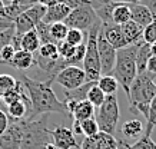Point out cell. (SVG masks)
Returning <instances> with one entry per match:
<instances>
[{
  "label": "cell",
  "instance_id": "4fadbf2b",
  "mask_svg": "<svg viewBox=\"0 0 156 149\" xmlns=\"http://www.w3.org/2000/svg\"><path fill=\"white\" fill-rule=\"evenodd\" d=\"M80 149H118V139L113 135L99 132V133L85 138Z\"/></svg>",
  "mask_w": 156,
  "mask_h": 149
},
{
  "label": "cell",
  "instance_id": "ffe728a7",
  "mask_svg": "<svg viewBox=\"0 0 156 149\" xmlns=\"http://www.w3.org/2000/svg\"><path fill=\"white\" fill-rule=\"evenodd\" d=\"M152 56V52H151V44L146 43L145 40H142L139 43V48H137V52H136V69H137V73H143L146 72V66H147V62Z\"/></svg>",
  "mask_w": 156,
  "mask_h": 149
},
{
  "label": "cell",
  "instance_id": "d6a6232c",
  "mask_svg": "<svg viewBox=\"0 0 156 149\" xmlns=\"http://www.w3.org/2000/svg\"><path fill=\"white\" fill-rule=\"evenodd\" d=\"M65 42H67L69 44L75 46V48L80 46L82 43H85V32H82L79 29H69Z\"/></svg>",
  "mask_w": 156,
  "mask_h": 149
},
{
  "label": "cell",
  "instance_id": "2e32d148",
  "mask_svg": "<svg viewBox=\"0 0 156 149\" xmlns=\"http://www.w3.org/2000/svg\"><path fill=\"white\" fill-rule=\"evenodd\" d=\"M129 9H130V17L135 23L140 24L143 29L146 27L147 24H151L153 22V17H152V13L149 12L146 6H143L142 3H133V5H129Z\"/></svg>",
  "mask_w": 156,
  "mask_h": 149
},
{
  "label": "cell",
  "instance_id": "ba28073f",
  "mask_svg": "<svg viewBox=\"0 0 156 149\" xmlns=\"http://www.w3.org/2000/svg\"><path fill=\"white\" fill-rule=\"evenodd\" d=\"M46 9L42 5H34L24 10L22 15H19L14 20V36L16 37H22L24 33H27L30 30H33L37 23L43 20V16L46 13Z\"/></svg>",
  "mask_w": 156,
  "mask_h": 149
},
{
  "label": "cell",
  "instance_id": "603a6c76",
  "mask_svg": "<svg viewBox=\"0 0 156 149\" xmlns=\"http://www.w3.org/2000/svg\"><path fill=\"white\" fill-rule=\"evenodd\" d=\"M40 40H39V36L36 33V30H30L27 33H24L22 37H20V49L22 50H26V52L34 53L37 52L39 48H40Z\"/></svg>",
  "mask_w": 156,
  "mask_h": 149
},
{
  "label": "cell",
  "instance_id": "7c38bea8",
  "mask_svg": "<svg viewBox=\"0 0 156 149\" xmlns=\"http://www.w3.org/2000/svg\"><path fill=\"white\" fill-rule=\"evenodd\" d=\"M50 135H52L53 145L57 149H80V145L76 140V135L67 126H56L53 130H50Z\"/></svg>",
  "mask_w": 156,
  "mask_h": 149
},
{
  "label": "cell",
  "instance_id": "6da1fadb",
  "mask_svg": "<svg viewBox=\"0 0 156 149\" xmlns=\"http://www.w3.org/2000/svg\"><path fill=\"white\" fill-rule=\"evenodd\" d=\"M20 82L24 85L29 93V101L32 106V115L27 120H34V116L48 115V113H62L69 116L66 105L57 99L52 89L53 80H34L32 77L22 75Z\"/></svg>",
  "mask_w": 156,
  "mask_h": 149
},
{
  "label": "cell",
  "instance_id": "60d3db41",
  "mask_svg": "<svg viewBox=\"0 0 156 149\" xmlns=\"http://www.w3.org/2000/svg\"><path fill=\"white\" fill-rule=\"evenodd\" d=\"M10 27H14V23L6 20V15H5V3L3 0H0V30L5 29H10Z\"/></svg>",
  "mask_w": 156,
  "mask_h": 149
},
{
  "label": "cell",
  "instance_id": "e0dca14e",
  "mask_svg": "<svg viewBox=\"0 0 156 149\" xmlns=\"http://www.w3.org/2000/svg\"><path fill=\"white\" fill-rule=\"evenodd\" d=\"M120 27H122V32L125 34V39H126L128 44H133L143 40V27L140 24L135 23L133 20H129L128 23L122 24Z\"/></svg>",
  "mask_w": 156,
  "mask_h": 149
},
{
  "label": "cell",
  "instance_id": "d590c367",
  "mask_svg": "<svg viewBox=\"0 0 156 149\" xmlns=\"http://www.w3.org/2000/svg\"><path fill=\"white\" fill-rule=\"evenodd\" d=\"M76 48L75 46H72L69 44L67 42H60V43H57V52H59V58H62L63 60H69V59L73 56V53H75Z\"/></svg>",
  "mask_w": 156,
  "mask_h": 149
},
{
  "label": "cell",
  "instance_id": "ac0fdd59",
  "mask_svg": "<svg viewBox=\"0 0 156 149\" xmlns=\"http://www.w3.org/2000/svg\"><path fill=\"white\" fill-rule=\"evenodd\" d=\"M70 116L76 122H82V120L95 118V108L92 106V103L89 101L85 99V101H80L76 103L73 111L70 112Z\"/></svg>",
  "mask_w": 156,
  "mask_h": 149
},
{
  "label": "cell",
  "instance_id": "7bdbcfd3",
  "mask_svg": "<svg viewBox=\"0 0 156 149\" xmlns=\"http://www.w3.org/2000/svg\"><path fill=\"white\" fill-rule=\"evenodd\" d=\"M140 3L149 9V12L152 13V17H153V20H155L156 19V0H142Z\"/></svg>",
  "mask_w": 156,
  "mask_h": 149
},
{
  "label": "cell",
  "instance_id": "f35d334b",
  "mask_svg": "<svg viewBox=\"0 0 156 149\" xmlns=\"http://www.w3.org/2000/svg\"><path fill=\"white\" fill-rule=\"evenodd\" d=\"M14 53H16V49L13 48V44H6L5 48L2 49V52H0V62L2 63H6V65H9L12 62V59H13Z\"/></svg>",
  "mask_w": 156,
  "mask_h": 149
},
{
  "label": "cell",
  "instance_id": "8fae6325",
  "mask_svg": "<svg viewBox=\"0 0 156 149\" xmlns=\"http://www.w3.org/2000/svg\"><path fill=\"white\" fill-rule=\"evenodd\" d=\"M24 132V119L12 120L7 129L0 135V149H20Z\"/></svg>",
  "mask_w": 156,
  "mask_h": 149
},
{
  "label": "cell",
  "instance_id": "44dd1931",
  "mask_svg": "<svg viewBox=\"0 0 156 149\" xmlns=\"http://www.w3.org/2000/svg\"><path fill=\"white\" fill-rule=\"evenodd\" d=\"M0 101L3 102L5 105H12V103H14V102H27V103H30V101H29L27 98L24 96L23 93V83L20 82V80H17L16 82V85H14V87H12L9 92H6L5 95L2 96V99Z\"/></svg>",
  "mask_w": 156,
  "mask_h": 149
},
{
  "label": "cell",
  "instance_id": "1f68e13d",
  "mask_svg": "<svg viewBox=\"0 0 156 149\" xmlns=\"http://www.w3.org/2000/svg\"><path fill=\"white\" fill-rule=\"evenodd\" d=\"M80 129H82V135H85L86 138L93 136V135H96V133H99L100 132L99 125H98V122H96L95 118L82 120L80 122Z\"/></svg>",
  "mask_w": 156,
  "mask_h": 149
},
{
  "label": "cell",
  "instance_id": "ab89813d",
  "mask_svg": "<svg viewBox=\"0 0 156 149\" xmlns=\"http://www.w3.org/2000/svg\"><path fill=\"white\" fill-rule=\"evenodd\" d=\"M13 36H14V27L0 30V52H2V49L5 48L6 44L12 43V39H13Z\"/></svg>",
  "mask_w": 156,
  "mask_h": 149
},
{
  "label": "cell",
  "instance_id": "d6986e66",
  "mask_svg": "<svg viewBox=\"0 0 156 149\" xmlns=\"http://www.w3.org/2000/svg\"><path fill=\"white\" fill-rule=\"evenodd\" d=\"M34 65V56L33 53L26 52V50H17L14 53L12 62L9 63V66L17 69V70H26L29 67H32Z\"/></svg>",
  "mask_w": 156,
  "mask_h": 149
},
{
  "label": "cell",
  "instance_id": "c3c4849f",
  "mask_svg": "<svg viewBox=\"0 0 156 149\" xmlns=\"http://www.w3.org/2000/svg\"><path fill=\"white\" fill-rule=\"evenodd\" d=\"M151 52H152V56H156V43L151 44Z\"/></svg>",
  "mask_w": 156,
  "mask_h": 149
},
{
  "label": "cell",
  "instance_id": "83f0119b",
  "mask_svg": "<svg viewBox=\"0 0 156 149\" xmlns=\"http://www.w3.org/2000/svg\"><path fill=\"white\" fill-rule=\"evenodd\" d=\"M7 113L12 120H22L26 116V103L23 101L14 102L12 105L7 106Z\"/></svg>",
  "mask_w": 156,
  "mask_h": 149
},
{
  "label": "cell",
  "instance_id": "7402d4cb",
  "mask_svg": "<svg viewBox=\"0 0 156 149\" xmlns=\"http://www.w3.org/2000/svg\"><path fill=\"white\" fill-rule=\"evenodd\" d=\"M145 126L139 119H130L122 125V135L126 139H137L143 133Z\"/></svg>",
  "mask_w": 156,
  "mask_h": 149
},
{
  "label": "cell",
  "instance_id": "3957f363",
  "mask_svg": "<svg viewBox=\"0 0 156 149\" xmlns=\"http://www.w3.org/2000/svg\"><path fill=\"white\" fill-rule=\"evenodd\" d=\"M140 42L129 44V46H126V48H123V49H119L118 52H116V62H115L112 76L122 86V89L126 93V96H128V93H129V87H130V85H132V82L135 80V77L137 75L136 52H137V48H139Z\"/></svg>",
  "mask_w": 156,
  "mask_h": 149
},
{
  "label": "cell",
  "instance_id": "e575fe53",
  "mask_svg": "<svg viewBox=\"0 0 156 149\" xmlns=\"http://www.w3.org/2000/svg\"><path fill=\"white\" fill-rule=\"evenodd\" d=\"M36 30V33L39 36V40H40V43L44 44V43H53L52 37H50V33H49V24L44 23V22H40L37 23V26L34 27Z\"/></svg>",
  "mask_w": 156,
  "mask_h": 149
},
{
  "label": "cell",
  "instance_id": "74e56055",
  "mask_svg": "<svg viewBox=\"0 0 156 149\" xmlns=\"http://www.w3.org/2000/svg\"><path fill=\"white\" fill-rule=\"evenodd\" d=\"M143 40L149 44L156 43V19L143 29Z\"/></svg>",
  "mask_w": 156,
  "mask_h": 149
},
{
  "label": "cell",
  "instance_id": "7a4b0ae2",
  "mask_svg": "<svg viewBox=\"0 0 156 149\" xmlns=\"http://www.w3.org/2000/svg\"><path fill=\"white\" fill-rule=\"evenodd\" d=\"M156 96V76L149 72L137 73L129 87V111L132 113H142L147 119L149 105Z\"/></svg>",
  "mask_w": 156,
  "mask_h": 149
},
{
  "label": "cell",
  "instance_id": "5b68a950",
  "mask_svg": "<svg viewBox=\"0 0 156 149\" xmlns=\"http://www.w3.org/2000/svg\"><path fill=\"white\" fill-rule=\"evenodd\" d=\"M49 115H43L37 120L24 119V132L20 149H44L50 144L52 135L48 128Z\"/></svg>",
  "mask_w": 156,
  "mask_h": 149
},
{
  "label": "cell",
  "instance_id": "816d5d0a",
  "mask_svg": "<svg viewBox=\"0 0 156 149\" xmlns=\"http://www.w3.org/2000/svg\"><path fill=\"white\" fill-rule=\"evenodd\" d=\"M10 2H14V0H10Z\"/></svg>",
  "mask_w": 156,
  "mask_h": 149
},
{
  "label": "cell",
  "instance_id": "bcb514c9",
  "mask_svg": "<svg viewBox=\"0 0 156 149\" xmlns=\"http://www.w3.org/2000/svg\"><path fill=\"white\" fill-rule=\"evenodd\" d=\"M115 3H126V5H133V3H140L142 0H112Z\"/></svg>",
  "mask_w": 156,
  "mask_h": 149
},
{
  "label": "cell",
  "instance_id": "f546056e",
  "mask_svg": "<svg viewBox=\"0 0 156 149\" xmlns=\"http://www.w3.org/2000/svg\"><path fill=\"white\" fill-rule=\"evenodd\" d=\"M105 99H106V95H105L103 92L98 87V85H96V83L89 89V92H87V96H86V101H89L90 103H92V106H93V108H99V106L105 102Z\"/></svg>",
  "mask_w": 156,
  "mask_h": 149
},
{
  "label": "cell",
  "instance_id": "ee69618b",
  "mask_svg": "<svg viewBox=\"0 0 156 149\" xmlns=\"http://www.w3.org/2000/svg\"><path fill=\"white\" fill-rule=\"evenodd\" d=\"M146 72L156 76V56H151L149 62H147V66H146Z\"/></svg>",
  "mask_w": 156,
  "mask_h": 149
},
{
  "label": "cell",
  "instance_id": "f1b7e54d",
  "mask_svg": "<svg viewBox=\"0 0 156 149\" xmlns=\"http://www.w3.org/2000/svg\"><path fill=\"white\" fill-rule=\"evenodd\" d=\"M37 52H39V58L40 59H46V60H57L59 59V52H57L56 43L40 44Z\"/></svg>",
  "mask_w": 156,
  "mask_h": 149
},
{
  "label": "cell",
  "instance_id": "b9f144b4",
  "mask_svg": "<svg viewBox=\"0 0 156 149\" xmlns=\"http://www.w3.org/2000/svg\"><path fill=\"white\" fill-rule=\"evenodd\" d=\"M7 126H9V116L6 115L5 111L0 109V135L7 129Z\"/></svg>",
  "mask_w": 156,
  "mask_h": 149
},
{
  "label": "cell",
  "instance_id": "484cf974",
  "mask_svg": "<svg viewBox=\"0 0 156 149\" xmlns=\"http://www.w3.org/2000/svg\"><path fill=\"white\" fill-rule=\"evenodd\" d=\"M67 32H69V27L63 22H57V23H52L49 24V33H50V37H52L53 43H60L63 42L67 36Z\"/></svg>",
  "mask_w": 156,
  "mask_h": 149
},
{
  "label": "cell",
  "instance_id": "4dcf8cb0",
  "mask_svg": "<svg viewBox=\"0 0 156 149\" xmlns=\"http://www.w3.org/2000/svg\"><path fill=\"white\" fill-rule=\"evenodd\" d=\"M155 126H156V96L152 99L151 105H149V115H147L146 126H145L143 135L145 136H151L152 130L155 129Z\"/></svg>",
  "mask_w": 156,
  "mask_h": 149
},
{
  "label": "cell",
  "instance_id": "8992f818",
  "mask_svg": "<svg viewBox=\"0 0 156 149\" xmlns=\"http://www.w3.org/2000/svg\"><path fill=\"white\" fill-rule=\"evenodd\" d=\"M95 119L99 125L100 132L115 136L119 120V103L116 95L106 96L105 102L98 108V113H96Z\"/></svg>",
  "mask_w": 156,
  "mask_h": 149
},
{
  "label": "cell",
  "instance_id": "9a60e30c",
  "mask_svg": "<svg viewBox=\"0 0 156 149\" xmlns=\"http://www.w3.org/2000/svg\"><path fill=\"white\" fill-rule=\"evenodd\" d=\"M70 13V7L67 5H60V3H55L53 6H49L46 9V13L43 16L44 23L52 24V23H57V22H63Z\"/></svg>",
  "mask_w": 156,
  "mask_h": 149
},
{
  "label": "cell",
  "instance_id": "277c9868",
  "mask_svg": "<svg viewBox=\"0 0 156 149\" xmlns=\"http://www.w3.org/2000/svg\"><path fill=\"white\" fill-rule=\"evenodd\" d=\"M102 22L98 20L89 30H87V37H86V53L83 59V70L86 75V82L96 83L102 76L100 72V59L98 52V34H99Z\"/></svg>",
  "mask_w": 156,
  "mask_h": 149
},
{
  "label": "cell",
  "instance_id": "d4e9b609",
  "mask_svg": "<svg viewBox=\"0 0 156 149\" xmlns=\"http://www.w3.org/2000/svg\"><path fill=\"white\" fill-rule=\"evenodd\" d=\"M98 87L103 92L106 96H110V95H116V90H118L119 83L118 80L115 79L112 75H106V76H100L99 80L96 82Z\"/></svg>",
  "mask_w": 156,
  "mask_h": 149
},
{
  "label": "cell",
  "instance_id": "5bb4252c",
  "mask_svg": "<svg viewBox=\"0 0 156 149\" xmlns=\"http://www.w3.org/2000/svg\"><path fill=\"white\" fill-rule=\"evenodd\" d=\"M100 30H102L103 36L106 37V40H108L116 50L129 46L128 42H126V39H125V34H123V32H122V27H120L119 24L105 23L100 26Z\"/></svg>",
  "mask_w": 156,
  "mask_h": 149
},
{
  "label": "cell",
  "instance_id": "4316f807",
  "mask_svg": "<svg viewBox=\"0 0 156 149\" xmlns=\"http://www.w3.org/2000/svg\"><path fill=\"white\" fill-rule=\"evenodd\" d=\"M95 83L92 82H86L85 85H82L80 87L77 89H73V90H66L65 92V101H76V102H80L85 101L86 96H87V92Z\"/></svg>",
  "mask_w": 156,
  "mask_h": 149
},
{
  "label": "cell",
  "instance_id": "836d02e7",
  "mask_svg": "<svg viewBox=\"0 0 156 149\" xmlns=\"http://www.w3.org/2000/svg\"><path fill=\"white\" fill-rule=\"evenodd\" d=\"M16 77H13L12 75H7V73H2L0 75V99L5 95L6 92H9L12 87H14L16 85Z\"/></svg>",
  "mask_w": 156,
  "mask_h": 149
},
{
  "label": "cell",
  "instance_id": "7dc6e473",
  "mask_svg": "<svg viewBox=\"0 0 156 149\" xmlns=\"http://www.w3.org/2000/svg\"><path fill=\"white\" fill-rule=\"evenodd\" d=\"M118 149H129V145L125 140L118 139Z\"/></svg>",
  "mask_w": 156,
  "mask_h": 149
},
{
  "label": "cell",
  "instance_id": "f6af8a7d",
  "mask_svg": "<svg viewBox=\"0 0 156 149\" xmlns=\"http://www.w3.org/2000/svg\"><path fill=\"white\" fill-rule=\"evenodd\" d=\"M39 5L44 6V7H49V6H53L56 3V0H37Z\"/></svg>",
  "mask_w": 156,
  "mask_h": 149
},
{
  "label": "cell",
  "instance_id": "681fc988",
  "mask_svg": "<svg viewBox=\"0 0 156 149\" xmlns=\"http://www.w3.org/2000/svg\"><path fill=\"white\" fill-rule=\"evenodd\" d=\"M56 3H60V5H66L67 0H56Z\"/></svg>",
  "mask_w": 156,
  "mask_h": 149
},
{
  "label": "cell",
  "instance_id": "9c48e42d",
  "mask_svg": "<svg viewBox=\"0 0 156 149\" xmlns=\"http://www.w3.org/2000/svg\"><path fill=\"white\" fill-rule=\"evenodd\" d=\"M53 82L63 86L66 90H73L86 83L85 70L80 66H67L57 73Z\"/></svg>",
  "mask_w": 156,
  "mask_h": 149
},
{
  "label": "cell",
  "instance_id": "f907efd6",
  "mask_svg": "<svg viewBox=\"0 0 156 149\" xmlns=\"http://www.w3.org/2000/svg\"><path fill=\"white\" fill-rule=\"evenodd\" d=\"M93 2H98V3H108L110 0H93Z\"/></svg>",
  "mask_w": 156,
  "mask_h": 149
},
{
  "label": "cell",
  "instance_id": "cb8c5ba5",
  "mask_svg": "<svg viewBox=\"0 0 156 149\" xmlns=\"http://www.w3.org/2000/svg\"><path fill=\"white\" fill-rule=\"evenodd\" d=\"M129 20H132L129 5H126V3H116V6L112 10V22L115 24L122 26V24L128 23Z\"/></svg>",
  "mask_w": 156,
  "mask_h": 149
},
{
  "label": "cell",
  "instance_id": "8d00e7d4",
  "mask_svg": "<svg viewBox=\"0 0 156 149\" xmlns=\"http://www.w3.org/2000/svg\"><path fill=\"white\" fill-rule=\"evenodd\" d=\"M129 149H156V144L153 142L151 136L142 135L140 139H137L136 144L129 145Z\"/></svg>",
  "mask_w": 156,
  "mask_h": 149
},
{
  "label": "cell",
  "instance_id": "52a82bcc",
  "mask_svg": "<svg viewBox=\"0 0 156 149\" xmlns=\"http://www.w3.org/2000/svg\"><path fill=\"white\" fill-rule=\"evenodd\" d=\"M95 3L98 2H87V3H83V5L72 9L69 16L63 20V23L69 29H79L82 32H87L99 20L95 7H93Z\"/></svg>",
  "mask_w": 156,
  "mask_h": 149
},
{
  "label": "cell",
  "instance_id": "30bf717a",
  "mask_svg": "<svg viewBox=\"0 0 156 149\" xmlns=\"http://www.w3.org/2000/svg\"><path fill=\"white\" fill-rule=\"evenodd\" d=\"M98 52H99L102 76L112 75L115 62H116V52L118 50L106 40V37L102 33V30H99V34H98Z\"/></svg>",
  "mask_w": 156,
  "mask_h": 149
}]
</instances>
